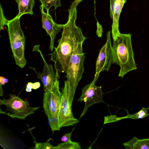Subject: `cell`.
Here are the masks:
<instances>
[{
    "label": "cell",
    "instance_id": "cell-1",
    "mask_svg": "<svg viewBox=\"0 0 149 149\" xmlns=\"http://www.w3.org/2000/svg\"><path fill=\"white\" fill-rule=\"evenodd\" d=\"M82 0H74L68 10V20L63 28L61 37L54 51L49 54L50 60L54 63L56 73H67L70 58L75 46L87 38L83 35L81 28L76 24L77 5Z\"/></svg>",
    "mask_w": 149,
    "mask_h": 149
},
{
    "label": "cell",
    "instance_id": "cell-2",
    "mask_svg": "<svg viewBox=\"0 0 149 149\" xmlns=\"http://www.w3.org/2000/svg\"><path fill=\"white\" fill-rule=\"evenodd\" d=\"M132 35L120 33L113 40L112 49L115 63L120 67L118 76L122 78L127 73L137 69L131 40Z\"/></svg>",
    "mask_w": 149,
    "mask_h": 149
},
{
    "label": "cell",
    "instance_id": "cell-3",
    "mask_svg": "<svg viewBox=\"0 0 149 149\" xmlns=\"http://www.w3.org/2000/svg\"><path fill=\"white\" fill-rule=\"evenodd\" d=\"M84 42H79L74 48L65 77L67 80L64 82V84L68 87L69 102L71 107L76 88L84 72L85 56L82 49Z\"/></svg>",
    "mask_w": 149,
    "mask_h": 149
},
{
    "label": "cell",
    "instance_id": "cell-4",
    "mask_svg": "<svg viewBox=\"0 0 149 149\" xmlns=\"http://www.w3.org/2000/svg\"><path fill=\"white\" fill-rule=\"evenodd\" d=\"M20 18L15 17L6 23L10 47L16 64L21 68H24L26 63L24 56L25 39L21 29Z\"/></svg>",
    "mask_w": 149,
    "mask_h": 149
},
{
    "label": "cell",
    "instance_id": "cell-5",
    "mask_svg": "<svg viewBox=\"0 0 149 149\" xmlns=\"http://www.w3.org/2000/svg\"><path fill=\"white\" fill-rule=\"evenodd\" d=\"M61 97L58 80L50 91L45 92L44 94L43 107L53 132L55 131L59 130L61 128L59 116Z\"/></svg>",
    "mask_w": 149,
    "mask_h": 149
},
{
    "label": "cell",
    "instance_id": "cell-6",
    "mask_svg": "<svg viewBox=\"0 0 149 149\" xmlns=\"http://www.w3.org/2000/svg\"><path fill=\"white\" fill-rule=\"evenodd\" d=\"M0 105L6 106V109L3 111L0 109V113H3L12 118H17L24 120L29 115L34 113L39 107H30L28 102L25 101L15 95L10 94L8 99L0 100Z\"/></svg>",
    "mask_w": 149,
    "mask_h": 149
},
{
    "label": "cell",
    "instance_id": "cell-7",
    "mask_svg": "<svg viewBox=\"0 0 149 149\" xmlns=\"http://www.w3.org/2000/svg\"><path fill=\"white\" fill-rule=\"evenodd\" d=\"M110 37V31L107 33V41L101 49L96 61L95 73L93 82L95 83L101 72L108 71L111 65L115 64Z\"/></svg>",
    "mask_w": 149,
    "mask_h": 149
},
{
    "label": "cell",
    "instance_id": "cell-8",
    "mask_svg": "<svg viewBox=\"0 0 149 149\" xmlns=\"http://www.w3.org/2000/svg\"><path fill=\"white\" fill-rule=\"evenodd\" d=\"M95 84L92 81L82 89L81 95L77 101H84L85 104L80 118L84 116L90 106L103 102L102 87L96 86Z\"/></svg>",
    "mask_w": 149,
    "mask_h": 149
},
{
    "label": "cell",
    "instance_id": "cell-9",
    "mask_svg": "<svg viewBox=\"0 0 149 149\" xmlns=\"http://www.w3.org/2000/svg\"><path fill=\"white\" fill-rule=\"evenodd\" d=\"M62 97L60 107L59 120L60 128L72 126L77 123L78 120L74 118L72 111V107L69 102L67 86L64 84L61 92Z\"/></svg>",
    "mask_w": 149,
    "mask_h": 149
},
{
    "label": "cell",
    "instance_id": "cell-10",
    "mask_svg": "<svg viewBox=\"0 0 149 149\" xmlns=\"http://www.w3.org/2000/svg\"><path fill=\"white\" fill-rule=\"evenodd\" d=\"M38 45L34 46L33 51L39 52L43 61L44 65L43 72L41 73H37V77L42 82L45 92H48L50 91L60 77L59 75L55 72L52 65L48 64L46 62L39 49V46Z\"/></svg>",
    "mask_w": 149,
    "mask_h": 149
},
{
    "label": "cell",
    "instance_id": "cell-11",
    "mask_svg": "<svg viewBox=\"0 0 149 149\" xmlns=\"http://www.w3.org/2000/svg\"><path fill=\"white\" fill-rule=\"evenodd\" d=\"M40 9L42 15V28L44 29L47 34L50 37L49 49L51 51L54 48V42L56 35L63 29L64 24H58L53 20L52 16L49 13L44 11L43 6H40Z\"/></svg>",
    "mask_w": 149,
    "mask_h": 149
},
{
    "label": "cell",
    "instance_id": "cell-12",
    "mask_svg": "<svg viewBox=\"0 0 149 149\" xmlns=\"http://www.w3.org/2000/svg\"><path fill=\"white\" fill-rule=\"evenodd\" d=\"M127 0H110V17L113 20L112 34L115 40L120 33L119 30V20L120 13Z\"/></svg>",
    "mask_w": 149,
    "mask_h": 149
},
{
    "label": "cell",
    "instance_id": "cell-13",
    "mask_svg": "<svg viewBox=\"0 0 149 149\" xmlns=\"http://www.w3.org/2000/svg\"><path fill=\"white\" fill-rule=\"evenodd\" d=\"M18 6L19 13L16 17L20 18L23 15L33 14V8L35 0H15Z\"/></svg>",
    "mask_w": 149,
    "mask_h": 149
},
{
    "label": "cell",
    "instance_id": "cell-14",
    "mask_svg": "<svg viewBox=\"0 0 149 149\" xmlns=\"http://www.w3.org/2000/svg\"><path fill=\"white\" fill-rule=\"evenodd\" d=\"M123 145L126 149H149V138L139 139L134 137Z\"/></svg>",
    "mask_w": 149,
    "mask_h": 149
},
{
    "label": "cell",
    "instance_id": "cell-15",
    "mask_svg": "<svg viewBox=\"0 0 149 149\" xmlns=\"http://www.w3.org/2000/svg\"><path fill=\"white\" fill-rule=\"evenodd\" d=\"M78 142L72 141L70 139L66 142L58 144L55 146V149H81Z\"/></svg>",
    "mask_w": 149,
    "mask_h": 149
},
{
    "label": "cell",
    "instance_id": "cell-16",
    "mask_svg": "<svg viewBox=\"0 0 149 149\" xmlns=\"http://www.w3.org/2000/svg\"><path fill=\"white\" fill-rule=\"evenodd\" d=\"M43 6L44 9H45L47 13H49V11L51 7L54 6L55 9L62 6L61 0H40Z\"/></svg>",
    "mask_w": 149,
    "mask_h": 149
},
{
    "label": "cell",
    "instance_id": "cell-17",
    "mask_svg": "<svg viewBox=\"0 0 149 149\" xmlns=\"http://www.w3.org/2000/svg\"><path fill=\"white\" fill-rule=\"evenodd\" d=\"M149 107L148 108L142 107L139 112L132 114H128L125 116L120 117V119L129 118L134 119L143 118L149 116L147 111Z\"/></svg>",
    "mask_w": 149,
    "mask_h": 149
},
{
    "label": "cell",
    "instance_id": "cell-18",
    "mask_svg": "<svg viewBox=\"0 0 149 149\" xmlns=\"http://www.w3.org/2000/svg\"><path fill=\"white\" fill-rule=\"evenodd\" d=\"M49 139L47 142L43 143H38L35 141L34 148L36 149H55V146H53L49 143Z\"/></svg>",
    "mask_w": 149,
    "mask_h": 149
},
{
    "label": "cell",
    "instance_id": "cell-19",
    "mask_svg": "<svg viewBox=\"0 0 149 149\" xmlns=\"http://www.w3.org/2000/svg\"><path fill=\"white\" fill-rule=\"evenodd\" d=\"M40 86V83L39 82H36L34 83L29 82L26 85L25 90L27 92H31L32 89L34 90L37 89L39 88Z\"/></svg>",
    "mask_w": 149,
    "mask_h": 149
},
{
    "label": "cell",
    "instance_id": "cell-20",
    "mask_svg": "<svg viewBox=\"0 0 149 149\" xmlns=\"http://www.w3.org/2000/svg\"><path fill=\"white\" fill-rule=\"evenodd\" d=\"M97 26L96 34L98 37H101L103 32V29L102 25L99 23L98 21H97Z\"/></svg>",
    "mask_w": 149,
    "mask_h": 149
},
{
    "label": "cell",
    "instance_id": "cell-21",
    "mask_svg": "<svg viewBox=\"0 0 149 149\" xmlns=\"http://www.w3.org/2000/svg\"><path fill=\"white\" fill-rule=\"evenodd\" d=\"M72 131L70 133H66L63 135L61 138V140L63 142H66L70 139Z\"/></svg>",
    "mask_w": 149,
    "mask_h": 149
},
{
    "label": "cell",
    "instance_id": "cell-22",
    "mask_svg": "<svg viewBox=\"0 0 149 149\" xmlns=\"http://www.w3.org/2000/svg\"><path fill=\"white\" fill-rule=\"evenodd\" d=\"M8 80L7 78L2 77H0V84L2 86L4 85L8 82Z\"/></svg>",
    "mask_w": 149,
    "mask_h": 149
},
{
    "label": "cell",
    "instance_id": "cell-23",
    "mask_svg": "<svg viewBox=\"0 0 149 149\" xmlns=\"http://www.w3.org/2000/svg\"><path fill=\"white\" fill-rule=\"evenodd\" d=\"M2 86V85L0 84V95L1 96H3V93Z\"/></svg>",
    "mask_w": 149,
    "mask_h": 149
}]
</instances>
